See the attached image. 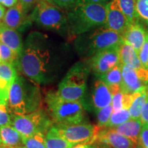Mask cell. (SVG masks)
<instances>
[{
	"label": "cell",
	"mask_w": 148,
	"mask_h": 148,
	"mask_svg": "<svg viewBox=\"0 0 148 148\" xmlns=\"http://www.w3.org/2000/svg\"><path fill=\"white\" fill-rule=\"evenodd\" d=\"M122 40L121 35L104 25L77 36L73 46L79 56L88 59L101 51L119 46Z\"/></svg>",
	"instance_id": "cell-3"
},
{
	"label": "cell",
	"mask_w": 148,
	"mask_h": 148,
	"mask_svg": "<svg viewBox=\"0 0 148 148\" xmlns=\"http://www.w3.org/2000/svg\"><path fill=\"white\" fill-rule=\"evenodd\" d=\"M47 1L62 10L67 11L75 7L82 0H47Z\"/></svg>",
	"instance_id": "cell-32"
},
{
	"label": "cell",
	"mask_w": 148,
	"mask_h": 148,
	"mask_svg": "<svg viewBox=\"0 0 148 148\" xmlns=\"http://www.w3.org/2000/svg\"><path fill=\"white\" fill-rule=\"evenodd\" d=\"M135 17L136 21L148 27V0H136Z\"/></svg>",
	"instance_id": "cell-26"
},
{
	"label": "cell",
	"mask_w": 148,
	"mask_h": 148,
	"mask_svg": "<svg viewBox=\"0 0 148 148\" xmlns=\"http://www.w3.org/2000/svg\"><path fill=\"white\" fill-rule=\"evenodd\" d=\"M45 136V134L38 132L28 137H22L23 144L25 148H47Z\"/></svg>",
	"instance_id": "cell-27"
},
{
	"label": "cell",
	"mask_w": 148,
	"mask_h": 148,
	"mask_svg": "<svg viewBox=\"0 0 148 148\" xmlns=\"http://www.w3.org/2000/svg\"><path fill=\"white\" fill-rule=\"evenodd\" d=\"M45 142L47 148H72L75 145L62 138L55 125L46 133Z\"/></svg>",
	"instance_id": "cell-21"
},
{
	"label": "cell",
	"mask_w": 148,
	"mask_h": 148,
	"mask_svg": "<svg viewBox=\"0 0 148 148\" xmlns=\"http://www.w3.org/2000/svg\"><path fill=\"white\" fill-rule=\"evenodd\" d=\"M142 125L143 123L140 119H132L112 129L114 130L119 134L129 138L135 145L138 146L139 143V137Z\"/></svg>",
	"instance_id": "cell-18"
},
{
	"label": "cell",
	"mask_w": 148,
	"mask_h": 148,
	"mask_svg": "<svg viewBox=\"0 0 148 148\" xmlns=\"http://www.w3.org/2000/svg\"><path fill=\"white\" fill-rule=\"evenodd\" d=\"M120 86L124 94H132L146 85L140 77L137 69L122 64V80Z\"/></svg>",
	"instance_id": "cell-14"
},
{
	"label": "cell",
	"mask_w": 148,
	"mask_h": 148,
	"mask_svg": "<svg viewBox=\"0 0 148 148\" xmlns=\"http://www.w3.org/2000/svg\"><path fill=\"white\" fill-rule=\"evenodd\" d=\"M90 148H111L108 145L106 144L100 143V142L95 141L93 143L91 144V147Z\"/></svg>",
	"instance_id": "cell-40"
},
{
	"label": "cell",
	"mask_w": 148,
	"mask_h": 148,
	"mask_svg": "<svg viewBox=\"0 0 148 148\" xmlns=\"http://www.w3.org/2000/svg\"><path fill=\"white\" fill-rule=\"evenodd\" d=\"M107 86L120 85L122 80V64H118L106 73L96 76Z\"/></svg>",
	"instance_id": "cell-23"
},
{
	"label": "cell",
	"mask_w": 148,
	"mask_h": 148,
	"mask_svg": "<svg viewBox=\"0 0 148 148\" xmlns=\"http://www.w3.org/2000/svg\"><path fill=\"white\" fill-rule=\"evenodd\" d=\"M22 146L20 147H16V146H10V145H5L1 143L0 145V148H21Z\"/></svg>",
	"instance_id": "cell-43"
},
{
	"label": "cell",
	"mask_w": 148,
	"mask_h": 148,
	"mask_svg": "<svg viewBox=\"0 0 148 148\" xmlns=\"http://www.w3.org/2000/svg\"><path fill=\"white\" fill-rule=\"evenodd\" d=\"M64 48L66 46L47 34L32 32L23 43L16 67L36 84H49L57 76Z\"/></svg>",
	"instance_id": "cell-1"
},
{
	"label": "cell",
	"mask_w": 148,
	"mask_h": 148,
	"mask_svg": "<svg viewBox=\"0 0 148 148\" xmlns=\"http://www.w3.org/2000/svg\"><path fill=\"white\" fill-rule=\"evenodd\" d=\"M8 105L12 113L17 115L38 110L42 108L39 88L18 75L9 90Z\"/></svg>",
	"instance_id": "cell-4"
},
{
	"label": "cell",
	"mask_w": 148,
	"mask_h": 148,
	"mask_svg": "<svg viewBox=\"0 0 148 148\" xmlns=\"http://www.w3.org/2000/svg\"><path fill=\"white\" fill-rule=\"evenodd\" d=\"M27 17V14L24 12L19 1H18L5 12L3 17V23L10 28L23 30L27 29L25 25Z\"/></svg>",
	"instance_id": "cell-16"
},
{
	"label": "cell",
	"mask_w": 148,
	"mask_h": 148,
	"mask_svg": "<svg viewBox=\"0 0 148 148\" xmlns=\"http://www.w3.org/2000/svg\"><path fill=\"white\" fill-rule=\"evenodd\" d=\"M147 97L146 86L140 88L132 94V102L128 109L130 117L134 119H140L142 110Z\"/></svg>",
	"instance_id": "cell-20"
},
{
	"label": "cell",
	"mask_w": 148,
	"mask_h": 148,
	"mask_svg": "<svg viewBox=\"0 0 148 148\" xmlns=\"http://www.w3.org/2000/svg\"><path fill=\"white\" fill-rule=\"evenodd\" d=\"M86 2L96 3V4H100L103 5H106L110 0H82Z\"/></svg>",
	"instance_id": "cell-39"
},
{
	"label": "cell",
	"mask_w": 148,
	"mask_h": 148,
	"mask_svg": "<svg viewBox=\"0 0 148 148\" xmlns=\"http://www.w3.org/2000/svg\"><path fill=\"white\" fill-rule=\"evenodd\" d=\"M13 114L8 103L0 102V127L12 126Z\"/></svg>",
	"instance_id": "cell-30"
},
{
	"label": "cell",
	"mask_w": 148,
	"mask_h": 148,
	"mask_svg": "<svg viewBox=\"0 0 148 148\" xmlns=\"http://www.w3.org/2000/svg\"><path fill=\"white\" fill-rule=\"evenodd\" d=\"M1 140H0V145H1Z\"/></svg>",
	"instance_id": "cell-47"
},
{
	"label": "cell",
	"mask_w": 148,
	"mask_h": 148,
	"mask_svg": "<svg viewBox=\"0 0 148 148\" xmlns=\"http://www.w3.org/2000/svg\"><path fill=\"white\" fill-rule=\"evenodd\" d=\"M95 141L106 144L111 148H137L129 138L117 133L113 129L105 127L99 130Z\"/></svg>",
	"instance_id": "cell-12"
},
{
	"label": "cell",
	"mask_w": 148,
	"mask_h": 148,
	"mask_svg": "<svg viewBox=\"0 0 148 148\" xmlns=\"http://www.w3.org/2000/svg\"><path fill=\"white\" fill-rule=\"evenodd\" d=\"M130 112L127 109H121L118 111H113L111 114L109 121L106 125V128H114L119 125L125 123L130 119Z\"/></svg>",
	"instance_id": "cell-25"
},
{
	"label": "cell",
	"mask_w": 148,
	"mask_h": 148,
	"mask_svg": "<svg viewBox=\"0 0 148 148\" xmlns=\"http://www.w3.org/2000/svg\"><path fill=\"white\" fill-rule=\"evenodd\" d=\"M91 101L95 112L112 103V93L110 88L104 82L98 78L92 85Z\"/></svg>",
	"instance_id": "cell-15"
},
{
	"label": "cell",
	"mask_w": 148,
	"mask_h": 148,
	"mask_svg": "<svg viewBox=\"0 0 148 148\" xmlns=\"http://www.w3.org/2000/svg\"><path fill=\"white\" fill-rule=\"evenodd\" d=\"M106 5L82 1L66 11L68 36L76 37L106 23Z\"/></svg>",
	"instance_id": "cell-2"
},
{
	"label": "cell",
	"mask_w": 148,
	"mask_h": 148,
	"mask_svg": "<svg viewBox=\"0 0 148 148\" xmlns=\"http://www.w3.org/2000/svg\"><path fill=\"white\" fill-rule=\"evenodd\" d=\"M107 28L122 35L130 23L121 8L119 0H110L106 5Z\"/></svg>",
	"instance_id": "cell-11"
},
{
	"label": "cell",
	"mask_w": 148,
	"mask_h": 148,
	"mask_svg": "<svg viewBox=\"0 0 148 148\" xmlns=\"http://www.w3.org/2000/svg\"><path fill=\"white\" fill-rule=\"evenodd\" d=\"M121 8L125 14L130 23L136 21L135 17V5L136 0H119Z\"/></svg>",
	"instance_id": "cell-29"
},
{
	"label": "cell",
	"mask_w": 148,
	"mask_h": 148,
	"mask_svg": "<svg viewBox=\"0 0 148 148\" xmlns=\"http://www.w3.org/2000/svg\"><path fill=\"white\" fill-rule=\"evenodd\" d=\"M62 138L74 145L81 143L92 144L97 139L99 130L86 122L71 125H55Z\"/></svg>",
	"instance_id": "cell-9"
},
{
	"label": "cell",
	"mask_w": 148,
	"mask_h": 148,
	"mask_svg": "<svg viewBox=\"0 0 148 148\" xmlns=\"http://www.w3.org/2000/svg\"><path fill=\"white\" fill-rule=\"evenodd\" d=\"M27 18L30 25L34 23L40 29L68 36L66 12L47 0H40Z\"/></svg>",
	"instance_id": "cell-6"
},
{
	"label": "cell",
	"mask_w": 148,
	"mask_h": 148,
	"mask_svg": "<svg viewBox=\"0 0 148 148\" xmlns=\"http://www.w3.org/2000/svg\"><path fill=\"white\" fill-rule=\"evenodd\" d=\"M17 75L14 64L0 61V83L10 86Z\"/></svg>",
	"instance_id": "cell-24"
},
{
	"label": "cell",
	"mask_w": 148,
	"mask_h": 148,
	"mask_svg": "<svg viewBox=\"0 0 148 148\" xmlns=\"http://www.w3.org/2000/svg\"><path fill=\"white\" fill-rule=\"evenodd\" d=\"M132 102V94H123V108L128 110Z\"/></svg>",
	"instance_id": "cell-37"
},
{
	"label": "cell",
	"mask_w": 148,
	"mask_h": 148,
	"mask_svg": "<svg viewBox=\"0 0 148 148\" xmlns=\"http://www.w3.org/2000/svg\"><path fill=\"white\" fill-rule=\"evenodd\" d=\"M21 148H25V146L23 145V146H22V147H21Z\"/></svg>",
	"instance_id": "cell-45"
},
{
	"label": "cell",
	"mask_w": 148,
	"mask_h": 148,
	"mask_svg": "<svg viewBox=\"0 0 148 148\" xmlns=\"http://www.w3.org/2000/svg\"><path fill=\"white\" fill-rule=\"evenodd\" d=\"M18 56L10 47L0 41V61L9 62L16 66Z\"/></svg>",
	"instance_id": "cell-28"
},
{
	"label": "cell",
	"mask_w": 148,
	"mask_h": 148,
	"mask_svg": "<svg viewBox=\"0 0 148 148\" xmlns=\"http://www.w3.org/2000/svg\"><path fill=\"white\" fill-rule=\"evenodd\" d=\"M146 90H147V97H148V84L147 86H146Z\"/></svg>",
	"instance_id": "cell-44"
},
{
	"label": "cell",
	"mask_w": 148,
	"mask_h": 148,
	"mask_svg": "<svg viewBox=\"0 0 148 148\" xmlns=\"http://www.w3.org/2000/svg\"><path fill=\"white\" fill-rule=\"evenodd\" d=\"M0 41L13 50L18 56L23 48V42L19 32L0 22Z\"/></svg>",
	"instance_id": "cell-17"
},
{
	"label": "cell",
	"mask_w": 148,
	"mask_h": 148,
	"mask_svg": "<svg viewBox=\"0 0 148 148\" xmlns=\"http://www.w3.org/2000/svg\"><path fill=\"white\" fill-rule=\"evenodd\" d=\"M17 2L18 0H0V4L8 8H11Z\"/></svg>",
	"instance_id": "cell-38"
},
{
	"label": "cell",
	"mask_w": 148,
	"mask_h": 148,
	"mask_svg": "<svg viewBox=\"0 0 148 148\" xmlns=\"http://www.w3.org/2000/svg\"><path fill=\"white\" fill-rule=\"evenodd\" d=\"M119 46L101 51L88 59L86 63L95 76L106 73L114 66L121 63Z\"/></svg>",
	"instance_id": "cell-10"
},
{
	"label": "cell",
	"mask_w": 148,
	"mask_h": 148,
	"mask_svg": "<svg viewBox=\"0 0 148 148\" xmlns=\"http://www.w3.org/2000/svg\"><path fill=\"white\" fill-rule=\"evenodd\" d=\"M0 140L5 145L23 146L21 135L12 126L0 127Z\"/></svg>",
	"instance_id": "cell-22"
},
{
	"label": "cell",
	"mask_w": 148,
	"mask_h": 148,
	"mask_svg": "<svg viewBox=\"0 0 148 148\" xmlns=\"http://www.w3.org/2000/svg\"><path fill=\"white\" fill-rule=\"evenodd\" d=\"M138 57H139L140 64L142 67L147 69V66L148 63V30L146 33L145 40L140 50L138 53Z\"/></svg>",
	"instance_id": "cell-33"
},
{
	"label": "cell",
	"mask_w": 148,
	"mask_h": 148,
	"mask_svg": "<svg viewBox=\"0 0 148 148\" xmlns=\"http://www.w3.org/2000/svg\"><path fill=\"white\" fill-rule=\"evenodd\" d=\"M138 145L140 148H148V123H143Z\"/></svg>",
	"instance_id": "cell-34"
},
{
	"label": "cell",
	"mask_w": 148,
	"mask_h": 148,
	"mask_svg": "<svg viewBox=\"0 0 148 148\" xmlns=\"http://www.w3.org/2000/svg\"><path fill=\"white\" fill-rule=\"evenodd\" d=\"M91 147V144L90 143H81L77 144L76 145H74L72 148H90Z\"/></svg>",
	"instance_id": "cell-41"
},
{
	"label": "cell",
	"mask_w": 148,
	"mask_h": 148,
	"mask_svg": "<svg viewBox=\"0 0 148 148\" xmlns=\"http://www.w3.org/2000/svg\"><path fill=\"white\" fill-rule=\"evenodd\" d=\"M147 30L145 25L136 21L130 24L123 34L121 35L122 40L132 46L138 54L145 40Z\"/></svg>",
	"instance_id": "cell-13"
},
{
	"label": "cell",
	"mask_w": 148,
	"mask_h": 148,
	"mask_svg": "<svg viewBox=\"0 0 148 148\" xmlns=\"http://www.w3.org/2000/svg\"><path fill=\"white\" fill-rule=\"evenodd\" d=\"M4 13H5L4 7H3L2 5L0 4V21H1V18H2L3 17V16H4Z\"/></svg>",
	"instance_id": "cell-42"
},
{
	"label": "cell",
	"mask_w": 148,
	"mask_h": 148,
	"mask_svg": "<svg viewBox=\"0 0 148 148\" xmlns=\"http://www.w3.org/2000/svg\"><path fill=\"white\" fill-rule=\"evenodd\" d=\"M119 58L121 64H125L134 69L142 67L138 53L132 46L123 40L119 46Z\"/></svg>",
	"instance_id": "cell-19"
},
{
	"label": "cell",
	"mask_w": 148,
	"mask_h": 148,
	"mask_svg": "<svg viewBox=\"0 0 148 148\" xmlns=\"http://www.w3.org/2000/svg\"><path fill=\"white\" fill-rule=\"evenodd\" d=\"M112 112H113V108H112V106L111 104L96 111L97 121V126L99 128L101 129L106 127Z\"/></svg>",
	"instance_id": "cell-31"
},
{
	"label": "cell",
	"mask_w": 148,
	"mask_h": 148,
	"mask_svg": "<svg viewBox=\"0 0 148 148\" xmlns=\"http://www.w3.org/2000/svg\"><path fill=\"white\" fill-rule=\"evenodd\" d=\"M52 126V120L49 119V114H47L42 108L27 114L12 116V127L22 137H28L38 132L46 134Z\"/></svg>",
	"instance_id": "cell-8"
},
{
	"label": "cell",
	"mask_w": 148,
	"mask_h": 148,
	"mask_svg": "<svg viewBox=\"0 0 148 148\" xmlns=\"http://www.w3.org/2000/svg\"><path fill=\"white\" fill-rule=\"evenodd\" d=\"M147 69L148 70V63H147Z\"/></svg>",
	"instance_id": "cell-46"
},
{
	"label": "cell",
	"mask_w": 148,
	"mask_h": 148,
	"mask_svg": "<svg viewBox=\"0 0 148 148\" xmlns=\"http://www.w3.org/2000/svg\"><path fill=\"white\" fill-rule=\"evenodd\" d=\"M40 1V0H19L18 1L23 7L24 12L27 14L29 11L33 10Z\"/></svg>",
	"instance_id": "cell-35"
},
{
	"label": "cell",
	"mask_w": 148,
	"mask_h": 148,
	"mask_svg": "<svg viewBox=\"0 0 148 148\" xmlns=\"http://www.w3.org/2000/svg\"><path fill=\"white\" fill-rule=\"evenodd\" d=\"M90 71L86 62L74 64L59 84L57 95L66 100L80 101L86 92Z\"/></svg>",
	"instance_id": "cell-7"
},
{
	"label": "cell",
	"mask_w": 148,
	"mask_h": 148,
	"mask_svg": "<svg viewBox=\"0 0 148 148\" xmlns=\"http://www.w3.org/2000/svg\"><path fill=\"white\" fill-rule=\"evenodd\" d=\"M140 119L143 123H148V97L142 110Z\"/></svg>",
	"instance_id": "cell-36"
},
{
	"label": "cell",
	"mask_w": 148,
	"mask_h": 148,
	"mask_svg": "<svg viewBox=\"0 0 148 148\" xmlns=\"http://www.w3.org/2000/svg\"><path fill=\"white\" fill-rule=\"evenodd\" d=\"M45 100L49 115L56 125H71L86 122L84 108L81 100H66L54 92H48Z\"/></svg>",
	"instance_id": "cell-5"
}]
</instances>
